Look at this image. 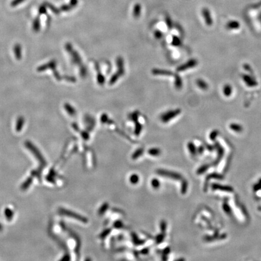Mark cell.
Segmentation results:
<instances>
[{"mask_svg":"<svg viewBox=\"0 0 261 261\" xmlns=\"http://www.w3.org/2000/svg\"><path fill=\"white\" fill-rule=\"evenodd\" d=\"M143 152V151L142 149H139V150L136 151L133 155V159H136V158H137L138 157L140 156L142 154Z\"/></svg>","mask_w":261,"mask_h":261,"instance_id":"obj_24","label":"cell"},{"mask_svg":"<svg viewBox=\"0 0 261 261\" xmlns=\"http://www.w3.org/2000/svg\"><path fill=\"white\" fill-rule=\"evenodd\" d=\"M59 212L62 215H63L65 216H67L69 217H71L72 218L76 219L77 220H79L81 222H83L84 223H87V222H88V219L87 218H85V217H83L79 214L76 213L75 212L70 211L69 210H67L65 209H61L59 210Z\"/></svg>","mask_w":261,"mask_h":261,"instance_id":"obj_2","label":"cell"},{"mask_svg":"<svg viewBox=\"0 0 261 261\" xmlns=\"http://www.w3.org/2000/svg\"><path fill=\"white\" fill-rule=\"evenodd\" d=\"M174 76H175V82H174L175 87L176 89L180 90L183 87L182 79L178 74H175Z\"/></svg>","mask_w":261,"mask_h":261,"instance_id":"obj_14","label":"cell"},{"mask_svg":"<svg viewBox=\"0 0 261 261\" xmlns=\"http://www.w3.org/2000/svg\"><path fill=\"white\" fill-rule=\"evenodd\" d=\"M65 49H66L67 51L70 53V54L71 55L72 59H73V62H74V63L79 65H82V59H81L80 56L78 54V53H77L76 51L73 50V49L72 48V45L70 43L67 44L66 46H65Z\"/></svg>","mask_w":261,"mask_h":261,"instance_id":"obj_4","label":"cell"},{"mask_svg":"<svg viewBox=\"0 0 261 261\" xmlns=\"http://www.w3.org/2000/svg\"><path fill=\"white\" fill-rule=\"evenodd\" d=\"M130 119H131L133 122L135 123V134L138 135L141 133L142 130V125L138 122V111H135L129 115Z\"/></svg>","mask_w":261,"mask_h":261,"instance_id":"obj_5","label":"cell"},{"mask_svg":"<svg viewBox=\"0 0 261 261\" xmlns=\"http://www.w3.org/2000/svg\"><path fill=\"white\" fill-rule=\"evenodd\" d=\"M164 238V235H162V234H160V235H158V236H157V238H156V241H157V243H158V244H159V243H160V242H162L163 241Z\"/></svg>","mask_w":261,"mask_h":261,"instance_id":"obj_36","label":"cell"},{"mask_svg":"<svg viewBox=\"0 0 261 261\" xmlns=\"http://www.w3.org/2000/svg\"><path fill=\"white\" fill-rule=\"evenodd\" d=\"M5 213H6V215L7 217V218H8V219H12L13 213V212H12L11 210L6 209Z\"/></svg>","mask_w":261,"mask_h":261,"instance_id":"obj_32","label":"cell"},{"mask_svg":"<svg viewBox=\"0 0 261 261\" xmlns=\"http://www.w3.org/2000/svg\"><path fill=\"white\" fill-rule=\"evenodd\" d=\"M108 204H107V203H105L103 206H102L101 207H100V209H99V213H100V214H103V213H104V212L108 209Z\"/></svg>","mask_w":261,"mask_h":261,"instance_id":"obj_29","label":"cell"},{"mask_svg":"<svg viewBox=\"0 0 261 261\" xmlns=\"http://www.w3.org/2000/svg\"><path fill=\"white\" fill-rule=\"evenodd\" d=\"M198 64V61L195 59H191L189 61L186 62L185 63H183L176 68V71L178 72H181L183 71H186L187 70L197 66Z\"/></svg>","mask_w":261,"mask_h":261,"instance_id":"obj_6","label":"cell"},{"mask_svg":"<svg viewBox=\"0 0 261 261\" xmlns=\"http://www.w3.org/2000/svg\"><path fill=\"white\" fill-rule=\"evenodd\" d=\"M97 71H98V73H97V82H98V83L99 85H103L104 83H105V77H104V76L103 75V74H102L100 72V71H99V67H97Z\"/></svg>","mask_w":261,"mask_h":261,"instance_id":"obj_17","label":"cell"},{"mask_svg":"<svg viewBox=\"0 0 261 261\" xmlns=\"http://www.w3.org/2000/svg\"><path fill=\"white\" fill-rule=\"evenodd\" d=\"M181 44V40H180L179 38L176 36H172V45L174 46H179Z\"/></svg>","mask_w":261,"mask_h":261,"instance_id":"obj_22","label":"cell"},{"mask_svg":"<svg viewBox=\"0 0 261 261\" xmlns=\"http://www.w3.org/2000/svg\"><path fill=\"white\" fill-rule=\"evenodd\" d=\"M26 146L30 149V151L35 154V155L36 156V157L38 158V160H40V163H41V164L43 166H45L46 164V162L44 160V158H43V157L42 156L40 152V151H38V150L30 143V142H27L26 143Z\"/></svg>","mask_w":261,"mask_h":261,"instance_id":"obj_7","label":"cell"},{"mask_svg":"<svg viewBox=\"0 0 261 261\" xmlns=\"http://www.w3.org/2000/svg\"><path fill=\"white\" fill-rule=\"evenodd\" d=\"M230 128L237 133H240L242 130V127L237 123H231L230 125Z\"/></svg>","mask_w":261,"mask_h":261,"instance_id":"obj_19","label":"cell"},{"mask_svg":"<svg viewBox=\"0 0 261 261\" xmlns=\"http://www.w3.org/2000/svg\"><path fill=\"white\" fill-rule=\"evenodd\" d=\"M80 73V75H81L82 77L85 78V77L87 76V70L86 67L84 66V65H82V66L81 67Z\"/></svg>","mask_w":261,"mask_h":261,"instance_id":"obj_27","label":"cell"},{"mask_svg":"<svg viewBox=\"0 0 261 261\" xmlns=\"http://www.w3.org/2000/svg\"><path fill=\"white\" fill-rule=\"evenodd\" d=\"M181 110L180 109H175L173 110H170L162 114L160 117V119L163 123H168L170 121L175 118L177 116H178L181 114Z\"/></svg>","mask_w":261,"mask_h":261,"instance_id":"obj_1","label":"cell"},{"mask_svg":"<svg viewBox=\"0 0 261 261\" xmlns=\"http://www.w3.org/2000/svg\"><path fill=\"white\" fill-rule=\"evenodd\" d=\"M78 4V0H70V5L72 7V8L76 7Z\"/></svg>","mask_w":261,"mask_h":261,"instance_id":"obj_38","label":"cell"},{"mask_svg":"<svg viewBox=\"0 0 261 261\" xmlns=\"http://www.w3.org/2000/svg\"><path fill=\"white\" fill-rule=\"evenodd\" d=\"M82 136L84 138H85V139H88V138H89V134H88V133H87V132H83L82 133Z\"/></svg>","mask_w":261,"mask_h":261,"instance_id":"obj_42","label":"cell"},{"mask_svg":"<svg viewBox=\"0 0 261 261\" xmlns=\"http://www.w3.org/2000/svg\"><path fill=\"white\" fill-rule=\"evenodd\" d=\"M233 88L229 84H226L223 87V94L226 97H229L232 94Z\"/></svg>","mask_w":261,"mask_h":261,"instance_id":"obj_16","label":"cell"},{"mask_svg":"<svg viewBox=\"0 0 261 261\" xmlns=\"http://www.w3.org/2000/svg\"><path fill=\"white\" fill-rule=\"evenodd\" d=\"M242 79L248 87H255L258 85L257 80L253 76H251L248 74H242Z\"/></svg>","mask_w":261,"mask_h":261,"instance_id":"obj_8","label":"cell"},{"mask_svg":"<svg viewBox=\"0 0 261 261\" xmlns=\"http://www.w3.org/2000/svg\"><path fill=\"white\" fill-rule=\"evenodd\" d=\"M23 123H24V120H23V118H20L19 119H18V122H17V124H16V129L18 130V131H19V130H21V129L22 128Z\"/></svg>","mask_w":261,"mask_h":261,"instance_id":"obj_26","label":"cell"},{"mask_svg":"<svg viewBox=\"0 0 261 261\" xmlns=\"http://www.w3.org/2000/svg\"><path fill=\"white\" fill-rule=\"evenodd\" d=\"M151 185L152 187L157 189L160 186V182L158 181L157 179L156 178H154L152 181H151Z\"/></svg>","mask_w":261,"mask_h":261,"instance_id":"obj_23","label":"cell"},{"mask_svg":"<svg viewBox=\"0 0 261 261\" xmlns=\"http://www.w3.org/2000/svg\"><path fill=\"white\" fill-rule=\"evenodd\" d=\"M47 6L49 7L51 9V11H53V12L55 13L56 14H58V13H59V10H58V9L56 8L54 6H53L52 4H51L49 3H47Z\"/></svg>","mask_w":261,"mask_h":261,"instance_id":"obj_34","label":"cell"},{"mask_svg":"<svg viewBox=\"0 0 261 261\" xmlns=\"http://www.w3.org/2000/svg\"><path fill=\"white\" fill-rule=\"evenodd\" d=\"M72 8V7L70 4H64L61 7V10L63 12L70 11Z\"/></svg>","mask_w":261,"mask_h":261,"instance_id":"obj_28","label":"cell"},{"mask_svg":"<svg viewBox=\"0 0 261 261\" xmlns=\"http://www.w3.org/2000/svg\"><path fill=\"white\" fill-rule=\"evenodd\" d=\"M201 13H202V16L204 17V19L205 23H206V25L208 26H211L213 23V20H212L211 14H210V12L209 9L207 8H202Z\"/></svg>","mask_w":261,"mask_h":261,"instance_id":"obj_10","label":"cell"},{"mask_svg":"<svg viewBox=\"0 0 261 261\" xmlns=\"http://www.w3.org/2000/svg\"><path fill=\"white\" fill-rule=\"evenodd\" d=\"M116 65L117 67V71L116 73L117 75L120 78L125 74V67H124V61L123 59L119 56L116 59Z\"/></svg>","mask_w":261,"mask_h":261,"instance_id":"obj_9","label":"cell"},{"mask_svg":"<svg viewBox=\"0 0 261 261\" xmlns=\"http://www.w3.org/2000/svg\"><path fill=\"white\" fill-rule=\"evenodd\" d=\"M100 121L102 123H107L108 121V115L106 114H102V116H101V117H100Z\"/></svg>","mask_w":261,"mask_h":261,"instance_id":"obj_35","label":"cell"},{"mask_svg":"<svg viewBox=\"0 0 261 261\" xmlns=\"http://www.w3.org/2000/svg\"><path fill=\"white\" fill-rule=\"evenodd\" d=\"M196 84L201 90H206L208 88V84L206 82L201 79H198L196 80Z\"/></svg>","mask_w":261,"mask_h":261,"instance_id":"obj_15","label":"cell"},{"mask_svg":"<svg viewBox=\"0 0 261 261\" xmlns=\"http://www.w3.org/2000/svg\"><path fill=\"white\" fill-rule=\"evenodd\" d=\"M25 0H13L11 2V6L12 7H16L19 5L20 4L24 2Z\"/></svg>","mask_w":261,"mask_h":261,"instance_id":"obj_31","label":"cell"},{"mask_svg":"<svg viewBox=\"0 0 261 261\" xmlns=\"http://www.w3.org/2000/svg\"><path fill=\"white\" fill-rule=\"evenodd\" d=\"M152 73L155 76H172L174 75V73L169 70L158 69V68H154L152 70Z\"/></svg>","mask_w":261,"mask_h":261,"instance_id":"obj_11","label":"cell"},{"mask_svg":"<svg viewBox=\"0 0 261 261\" xmlns=\"http://www.w3.org/2000/svg\"><path fill=\"white\" fill-rule=\"evenodd\" d=\"M65 108L66 109V111H67V113L71 115V116H74L76 114V110L74 109L72 106H71L70 104H66L65 105Z\"/></svg>","mask_w":261,"mask_h":261,"instance_id":"obj_18","label":"cell"},{"mask_svg":"<svg viewBox=\"0 0 261 261\" xmlns=\"http://www.w3.org/2000/svg\"><path fill=\"white\" fill-rule=\"evenodd\" d=\"M21 48L20 47H19V46L18 45H16V47H15V49L17 50V51L16 52V53H17L16 54V58H18V59H19V58H21V53H19V52H20L21 53V49H20Z\"/></svg>","mask_w":261,"mask_h":261,"instance_id":"obj_37","label":"cell"},{"mask_svg":"<svg viewBox=\"0 0 261 261\" xmlns=\"http://www.w3.org/2000/svg\"><path fill=\"white\" fill-rule=\"evenodd\" d=\"M165 20H166V24H167V27H168L169 29H171V28H172V20L171 19L170 16H167L166 17Z\"/></svg>","mask_w":261,"mask_h":261,"instance_id":"obj_30","label":"cell"},{"mask_svg":"<svg viewBox=\"0 0 261 261\" xmlns=\"http://www.w3.org/2000/svg\"><path fill=\"white\" fill-rule=\"evenodd\" d=\"M154 36L155 37V38H157V40H159L161 38H162L163 33H162V32L161 31L157 30L154 32Z\"/></svg>","mask_w":261,"mask_h":261,"instance_id":"obj_33","label":"cell"},{"mask_svg":"<svg viewBox=\"0 0 261 261\" xmlns=\"http://www.w3.org/2000/svg\"><path fill=\"white\" fill-rule=\"evenodd\" d=\"M2 229V227H1V224H0V230H1Z\"/></svg>","mask_w":261,"mask_h":261,"instance_id":"obj_43","label":"cell"},{"mask_svg":"<svg viewBox=\"0 0 261 261\" xmlns=\"http://www.w3.org/2000/svg\"><path fill=\"white\" fill-rule=\"evenodd\" d=\"M156 172L158 175L163 176H165V177H167V178H172L174 180H179L182 178V176L180 174L176 173L174 172L169 171L167 170H162V169H158Z\"/></svg>","mask_w":261,"mask_h":261,"instance_id":"obj_3","label":"cell"},{"mask_svg":"<svg viewBox=\"0 0 261 261\" xmlns=\"http://www.w3.org/2000/svg\"><path fill=\"white\" fill-rule=\"evenodd\" d=\"M142 13V6L140 4L136 3L134 6L133 15L135 18H138L140 16Z\"/></svg>","mask_w":261,"mask_h":261,"instance_id":"obj_13","label":"cell"},{"mask_svg":"<svg viewBox=\"0 0 261 261\" xmlns=\"http://www.w3.org/2000/svg\"><path fill=\"white\" fill-rule=\"evenodd\" d=\"M240 27V23L235 20H231L226 24V28L229 30H236Z\"/></svg>","mask_w":261,"mask_h":261,"instance_id":"obj_12","label":"cell"},{"mask_svg":"<svg viewBox=\"0 0 261 261\" xmlns=\"http://www.w3.org/2000/svg\"><path fill=\"white\" fill-rule=\"evenodd\" d=\"M148 153L152 156H158L161 153V151L159 149L157 148H152L148 151Z\"/></svg>","mask_w":261,"mask_h":261,"instance_id":"obj_20","label":"cell"},{"mask_svg":"<svg viewBox=\"0 0 261 261\" xmlns=\"http://www.w3.org/2000/svg\"><path fill=\"white\" fill-rule=\"evenodd\" d=\"M244 67L245 70H246L247 71H249V72L252 71V70H251V68L249 66L248 64H245L244 65Z\"/></svg>","mask_w":261,"mask_h":261,"instance_id":"obj_41","label":"cell"},{"mask_svg":"<svg viewBox=\"0 0 261 261\" xmlns=\"http://www.w3.org/2000/svg\"><path fill=\"white\" fill-rule=\"evenodd\" d=\"M39 12H40V13L41 14L46 13V7H45V6H40V9H39Z\"/></svg>","mask_w":261,"mask_h":261,"instance_id":"obj_40","label":"cell"},{"mask_svg":"<svg viewBox=\"0 0 261 261\" xmlns=\"http://www.w3.org/2000/svg\"><path fill=\"white\" fill-rule=\"evenodd\" d=\"M160 227H161V230L163 231H165L166 229V223L164 221H162L160 223Z\"/></svg>","mask_w":261,"mask_h":261,"instance_id":"obj_39","label":"cell"},{"mask_svg":"<svg viewBox=\"0 0 261 261\" xmlns=\"http://www.w3.org/2000/svg\"><path fill=\"white\" fill-rule=\"evenodd\" d=\"M129 181L133 184H136L139 181V176L136 174H133L129 177Z\"/></svg>","mask_w":261,"mask_h":261,"instance_id":"obj_21","label":"cell"},{"mask_svg":"<svg viewBox=\"0 0 261 261\" xmlns=\"http://www.w3.org/2000/svg\"><path fill=\"white\" fill-rule=\"evenodd\" d=\"M40 20L38 19V18H36L35 20L34 21V23H33V28H34V29L35 30H36V31H38L39 30V29H40Z\"/></svg>","mask_w":261,"mask_h":261,"instance_id":"obj_25","label":"cell"}]
</instances>
